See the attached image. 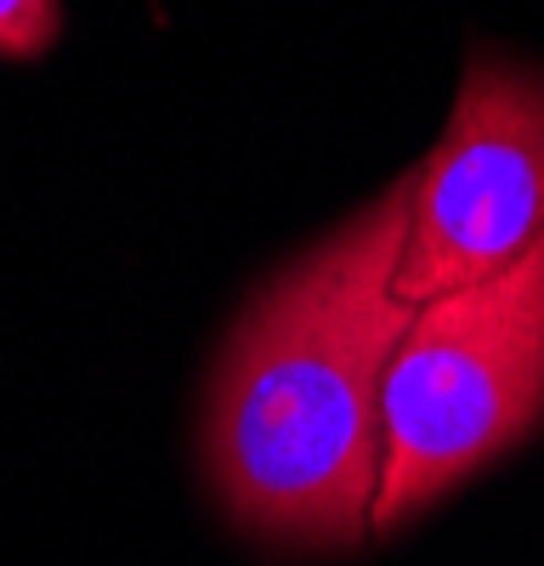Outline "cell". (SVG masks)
Wrapping results in <instances>:
<instances>
[{
  "label": "cell",
  "instance_id": "cell-2",
  "mask_svg": "<svg viewBox=\"0 0 544 566\" xmlns=\"http://www.w3.org/2000/svg\"><path fill=\"white\" fill-rule=\"evenodd\" d=\"M544 424V244L516 266L431 295L380 386V488L369 533H397L448 488Z\"/></svg>",
  "mask_w": 544,
  "mask_h": 566
},
{
  "label": "cell",
  "instance_id": "cell-4",
  "mask_svg": "<svg viewBox=\"0 0 544 566\" xmlns=\"http://www.w3.org/2000/svg\"><path fill=\"white\" fill-rule=\"evenodd\" d=\"M63 34V0H0V57L34 63Z\"/></svg>",
  "mask_w": 544,
  "mask_h": 566
},
{
  "label": "cell",
  "instance_id": "cell-3",
  "mask_svg": "<svg viewBox=\"0 0 544 566\" xmlns=\"http://www.w3.org/2000/svg\"><path fill=\"white\" fill-rule=\"evenodd\" d=\"M544 244V69L471 45L437 148L408 170L397 301L465 290Z\"/></svg>",
  "mask_w": 544,
  "mask_h": 566
},
{
  "label": "cell",
  "instance_id": "cell-1",
  "mask_svg": "<svg viewBox=\"0 0 544 566\" xmlns=\"http://www.w3.org/2000/svg\"><path fill=\"white\" fill-rule=\"evenodd\" d=\"M408 176L266 277L227 328L205 402V476L239 533L352 549L380 488V386L408 328L397 255Z\"/></svg>",
  "mask_w": 544,
  "mask_h": 566
}]
</instances>
